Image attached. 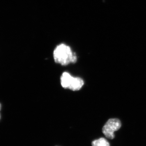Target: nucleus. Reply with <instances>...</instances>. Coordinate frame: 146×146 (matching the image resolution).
<instances>
[{
    "label": "nucleus",
    "mask_w": 146,
    "mask_h": 146,
    "mask_svg": "<svg viewBox=\"0 0 146 146\" xmlns=\"http://www.w3.org/2000/svg\"><path fill=\"white\" fill-rule=\"evenodd\" d=\"M53 56L56 63L63 65L76 63L77 59L76 54L72 52L71 48L64 44L56 46L54 51Z\"/></svg>",
    "instance_id": "1"
},
{
    "label": "nucleus",
    "mask_w": 146,
    "mask_h": 146,
    "mask_svg": "<svg viewBox=\"0 0 146 146\" xmlns=\"http://www.w3.org/2000/svg\"><path fill=\"white\" fill-rule=\"evenodd\" d=\"M61 86L65 89L73 91H78L82 88L84 84L83 80L80 78L74 77L69 73H63L60 78Z\"/></svg>",
    "instance_id": "2"
},
{
    "label": "nucleus",
    "mask_w": 146,
    "mask_h": 146,
    "mask_svg": "<svg viewBox=\"0 0 146 146\" xmlns=\"http://www.w3.org/2000/svg\"><path fill=\"white\" fill-rule=\"evenodd\" d=\"M121 126V123L119 119H110L103 127V133L106 138L110 139H114V132L119 130Z\"/></svg>",
    "instance_id": "3"
},
{
    "label": "nucleus",
    "mask_w": 146,
    "mask_h": 146,
    "mask_svg": "<svg viewBox=\"0 0 146 146\" xmlns=\"http://www.w3.org/2000/svg\"><path fill=\"white\" fill-rule=\"evenodd\" d=\"M92 146H110L109 143L106 139L101 138L98 140H95L92 142Z\"/></svg>",
    "instance_id": "4"
},
{
    "label": "nucleus",
    "mask_w": 146,
    "mask_h": 146,
    "mask_svg": "<svg viewBox=\"0 0 146 146\" xmlns=\"http://www.w3.org/2000/svg\"><path fill=\"white\" fill-rule=\"evenodd\" d=\"M1 104L0 103V111H1Z\"/></svg>",
    "instance_id": "5"
},
{
    "label": "nucleus",
    "mask_w": 146,
    "mask_h": 146,
    "mask_svg": "<svg viewBox=\"0 0 146 146\" xmlns=\"http://www.w3.org/2000/svg\"><path fill=\"white\" fill-rule=\"evenodd\" d=\"M1 114H0V120H1Z\"/></svg>",
    "instance_id": "6"
}]
</instances>
